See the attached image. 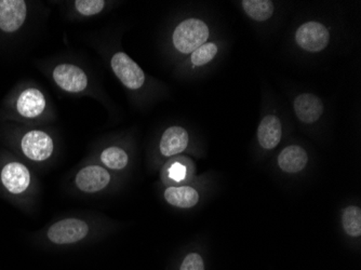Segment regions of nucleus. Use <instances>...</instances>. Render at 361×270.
Wrapping results in <instances>:
<instances>
[{"label":"nucleus","instance_id":"3","mask_svg":"<svg viewBox=\"0 0 361 270\" xmlns=\"http://www.w3.org/2000/svg\"><path fill=\"white\" fill-rule=\"evenodd\" d=\"M111 68L119 80L131 90L141 88L145 81V75L141 67L123 52H118L111 59Z\"/></svg>","mask_w":361,"mask_h":270},{"label":"nucleus","instance_id":"13","mask_svg":"<svg viewBox=\"0 0 361 270\" xmlns=\"http://www.w3.org/2000/svg\"><path fill=\"white\" fill-rule=\"evenodd\" d=\"M281 121L276 116H267L259 123L257 129V139L259 145L265 149H273L281 140Z\"/></svg>","mask_w":361,"mask_h":270},{"label":"nucleus","instance_id":"19","mask_svg":"<svg viewBox=\"0 0 361 270\" xmlns=\"http://www.w3.org/2000/svg\"><path fill=\"white\" fill-rule=\"evenodd\" d=\"M218 54V47L213 42L202 44L200 48L196 49L192 54V62L195 66H202L208 64L210 61L216 58Z\"/></svg>","mask_w":361,"mask_h":270},{"label":"nucleus","instance_id":"8","mask_svg":"<svg viewBox=\"0 0 361 270\" xmlns=\"http://www.w3.org/2000/svg\"><path fill=\"white\" fill-rule=\"evenodd\" d=\"M0 180L6 190L11 194L19 195L25 192L30 184L28 168L20 162H9L3 168Z\"/></svg>","mask_w":361,"mask_h":270},{"label":"nucleus","instance_id":"14","mask_svg":"<svg viewBox=\"0 0 361 270\" xmlns=\"http://www.w3.org/2000/svg\"><path fill=\"white\" fill-rule=\"evenodd\" d=\"M307 154L300 146L292 145L285 148L278 157V164L287 173H298L307 164Z\"/></svg>","mask_w":361,"mask_h":270},{"label":"nucleus","instance_id":"11","mask_svg":"<svg viewBox=\"0 0 361 270\" xmlns=\"http://www.w3.org/2000/svg\"><path fill=\"white\" fill-rule=\"evenodd\" d=\"M46 107V99L38 89H26L16 101V109L25 118L38 117Z\"/></svg>","mask_w":361,"mask_h":270},{"label":"nucleus","instance_id":"5","mask_svg":"<svg viewBox=\"0 0 361 270\" xmlns=\"http://www.w3.org/2000/svg\"><path fill=\"white\" fill-rule=\"evenodd\" d=\"M22 150L28 159L44 161L54 153V141L42 131H30L21 142Z\"/></svg>","mask_w":361,"mask_h":270},{"label":"nucleus","instance_id":"17","mask_svg":"<svg viewBox=\"0 0 361 270\" xmlns=\"http://www.w3.org/2000/svg\"><path fill=\"white\" fill-rule=\"evenodd\" d=\"M343 228L350 237H358L361 233V211L358 207H348L343 213Z\"/></svg>","mask_w":361,"mask_h":270},{"label":"nucleus","instance_id":"7","mask_svg":"<svg viewBox=\"0 0 361 270\" xmlns=\"http://www.w3.org/2000/svg\"><path fill=\"white\" fill-rule=\"evenodd\" d=\"M27 14L23 0H0V30L13 32L23 25Z\"/></svg>","mask_w":361,"mask_h":270},{"label":"nucleus","instance_id":"22","mask_svg":"<svg viewBox=\"0 0 361 270\" xmlns=\"http://www.w3.org/2000/svg\"><path fill=\"white\" fill-rule=\"evenodd\" d=\"M169 176L170 178L176 180V182H180V180H184L186 176L185 166H184L183 164L176 162V164H172L171 168H170Z\"/></svg>","mask_w":361,"mask_h":270},{"label":"nucleus","instance_id":"10","mask_svg":"<svg viewBox=\"0 0 361 270\" xmlns=\"http://www.w3.org/2000/svg\"><path fill=\"white\" fill-rule=\"evenodd\" d=\"M294 111L302 123L310 125L319 119L324 111V106L317 97L310 93H304L294 101Z\"/></svg>","mask_w":361,"mask_h":270},{"label":"nucleus","instance_id":"16","mask_svg":"<svg viewBox=\"0 0 361 270\" xmlns=\"http://www.w3.org/2000/svg\"><path fill=\"white\" fill-rule=\"evenodd\" d=\"M245 13L255 21H267L274 13V5L269 0H243Z\"/></svg>","mask_w":361,"mask_h":270},{"label":"nucleus","instance_id":"21","mask_svg":"<svg viewBox=\"0 0 361 270\" xmlns=\"http://www.w3.org/2000/svg\"><path fill=\"white\" fill-rule=\"evenodd\" d=\"M180 270H204V261H202V257L200 254H196V253L188 254L184 259L183 263L180 266Z\"/></svg>","mask_w":361,"mask_h":270},{"label":"nucleus","instance_id":"20","mask_svg":"<svg viewBox=\"0 0 361 270\" xmlns=\"http://www.w3.org/2000/svg\"><path fill=\"white\" fill-rule=\"evenodd\" d=\"M76 9L82 16H91L100 13L105 7L103 0H77Z\"/></svg>","mask_w":361,"mask_h":270},{"label":"nucleus","instance_id":"2","mask_svg":"<svg viewBox=\"0 0 361 270\" xmlns=\"http://www.w3.org/2000/svg\"><path fill=\"white\" fill-rule=\"evenodd\" d=\"M88 225L77 219H66L52 225L48 231V238L56 245H72L88 235Z\"/></svg>","mask_w":361,"mask_h":270},{"label":"nucleus","instance_id":"1","mask_svg":"<svg viewBox=\"0 0 361 270\" xmlns=\"http://www.w3.org/2000/svg\"><path fill=\"white\" fill-rule=\"evenodd\" d=\"M208 37L209 28L206 23L200 20L190 19L178 24L172 39L178 51L188 54L206 44Z\"/></svg>","mask_w":361,"mask_h":270},{"label":"nucleus","instance_id":"12","mask_svg":"<svg viewBox=\"0 0 361 270\" xmlns=\"http://www.w3.org/2000/svg\"><path fill=\"white\" fill-rule=\"evenodd\" d=\"M188 145V133L180 127H170L162 134L160 152L166 157L182 153Z\"/></svg>","mask_w":361,"mask_h":270},{"label":"nucleus","instance_id":"15","mask_svg":"<svg viewBox=\"0 0 361 270\" xmlns=\"http://www.w3.org/2000/svg\"><path fill=\"white\" fill-rule=\"evenodd\" d=\"M165 199L168 204L178 208L190 209L196 206L200 201V194L190 186L182 188H169L166 190Z\"/></svg>","mask_w":361,"mask_h":270},{"label":"nucleus","instance_id":"18","mask_svg":"<svg viewBox=\"0 0 361 270\" xmlns=\"http://www.w3.org/2000/svg\"><path fill=\"white\" fill-rule=\"evenodd\" d=\"M101 160L107 168H113V170H121L127 166L129 158H128L125 150L121 148L109 147L103 152Z\"/></svg>","mask_w":361,"mask_h":270},{"label":"nucleus","instance_id":"4","mask_svg":"<svg viewBox=\"0 0 361 270\" xmlns=\"http://www.w3.org/2000/svg\"><path fill=\"white\" fill-rule=\"evenodd\" d=\"M329 30L318 22H307L298 30L295 40L308 52H319L329 44Z\"/></svg>","mask_w":361,"mask_h":270},{"label":"nucleus","instance_id":"6","mask_svg":"<svg viewBox=\"0 0 361 270\" xmlns=\"http://www.w3.org/2000/svg\"><path fill=\"white\" fill-rule=\"evenodd\" d=\"M54 79L61 89L68 92H81L88 85L84 70L72 64L58 65L54 70Z\"/></svg>","mask_w":361,"mask_h":270},{"label":"nucleus","instance_id":"9","mask_svg":"<svg viewBox=\"0 0 361 270\" xmlns=\"http://www.w3.org/2000/svg\"><path fill=\"white\" fill-rule=\"evenodd\" d=\"M111 180V176L105 168L97 166H87L78 172L76 185L85 192H97L104 190Z\"/></svg>","mask_w":361,"mask_h":270}]
</instances>
